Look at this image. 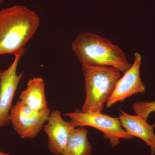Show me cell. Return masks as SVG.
<instances>
[{"mask_svg":"<svg viewBox=\"0 0 155 155\" xmlns=\"http://www.w3.org/2000/svg\"><path fill=\"white\" fill-rule=\"evenodd\" d=\"M40 18L30 9L15 5L0 11V55L24 48L38 28Z\"/></svg>","mask_w":155,"mask_h":155,"instance_id":"6da1fadb","label":"cell"},{"mask_svg":"<svg viewBox=\"0 0 155 155\" xmlns=\"http://www.w3.org/2000/svg\"><path fill=\"white\" fill-rule=\"evenodd\" d=\"M72 47L81 64L114 67L124 73L131 65L118 45L95 34H79Z\"/></svg>","mask_w":155,"mask_h":155,"instance_id":"7a4b0ae2","label":"cell"},{"mask_svg":"<svg viewBox=\"0 0 155 155\" xmlns=\"http://www.w3.org/2000/svg\"><path fill=\"white\" fill-rule=\"evenodd\" d=\"M84 82L85 98L81 111L102 112L112 94L121 72L110 67L81 64Z\"/></svg>","mask_w":155,"mask_h":155,"instance_id":"3957f363","label":"cell"},{"mask_svg":"<svg viewBox=\"0 0 155 155\" xmlns=\"http://www.w3.org/2000/svg\"><path fill=\"white\" fill-rule=\"evenodd\" d=\"M64 116L69 118L75 127L89 126L100 130L113 147L120 144L121 139L130 140L134 138L122 127L119 118L112 117L102 114L101 112L76 110L64 114Z\"/></svg>","mask_w":155,"mask_h":155,"instance_id":"277c9868","label":"cell"},{"mask_svg":"<svg viewBox=\"0 0 155 155\" xmlns=\"http://www.w3.org/2000/svg\"><path fill=\"white\" fill-rule=\"evenodd\" d=\"M49 109L36 112L18 101L11 108L9 121L13 128L22 139H33L37 136L47 122Z\"/></svg>","mask_w":155,"mask_h":155,"instance_id":"5b68a950","label":"cell"},{"mask_svg":"<svg viewBox=\"0 0 155 155\" xmlns=\"http://www.w3.org/2000/svg\"><path fill=\"white\" fill-rule=\"evenodd\" d=\"M25 48L15 54L13 63L6 70L2 71L0 78V129L8 125L9 115L12 108L14 95L23 75L17 73L19 60L25 52Z\"/></svg>","mask_w":155,"mask_h":155,"instance_id":"8992f818","label":"cell"},{"mask_svg":"<svg viewBox=\"0 0 155 155\" xmlns=\"http://www.w3.org/2000/svg\"><path fill=\"white\" fill-rule=\"evenodd\" d=\"M141 61L140 54L135 53L133 64L116 82L112 94L106 104L107 108H110L116 103L123 101L134 95L143 93L146 91L145 85L140 76Z\"/></svg>","mask_w":155,"mask_h":155,"instance_id":"52a82bcc","label":"cell"},{"mask_svg":"<svg viewBox=\"0 0 155 155\" xmlns=\"http://www.w3.org/2000/svg\"><path fill=\"white\" fill-rule=\"evenodd\" d=\"M44 130L47 134L48 148L53 154L62 155L71 133L75 128L70 121H66L61 112H51Z\"/></svg>","mask_w":155,"mask_h":155,"instance_id":"ba28073f","label":"cell"},{"mask_svg":"<svg viewBox=\"0 0 155 155\" xmlns=\"http://www.w3.org/2000/svg\"><path fill=\"white\" fill-rule=\"evenodd\" d=\"M119 119L125 131L134 137H138L145 143L150 148L151 155H155V123H148L147 120L141 116L130 115L120 110Z\"/></svg>","mask_w":155,"mask_h":155,"instance_id":"9c48e42d","label":"cell"},{"mask_svg":"<svg viewBox=\"0 0 155 155\" xmlns=\"http://www.w3.org/2000/svg\"><path fill=\"white\" fill-rule=\"evenodd\" d=\"M19 101L32 110L41 112L49 109L45 94V84L42 78L28 80L27 87L19 96Z\"/></svg>","mask_w":155,"mask_h":155,"instance_id":"30bf717a","label":"cell"},{"mask_svg":"<svg viewBox=\"0 0 155 155\" xmlns=\"http://www.w3.org/2000/svg\"><path fill=\"white\" fill-rule=\"evenodd\" d=\"M88 130L83 127L73 130L62 155H91L92 147L87 137Z\"/></svg>","mask_w":155,"mask_h":155,"instance_id":"8fae6325","label":"cell"},{"mask_svg":"<svg viewBox=\"0 0 155 155\" xmlns=\"http://www.w3.org/2000/svg\"><path fill=\"white\" fill-rule=\"evenodd\" d=\"M134 113L147 120L149 116L155 111V101L152 102H140L132 105Z\"/></svg>","mask_w":155,"mask_h":155,"instance_id":"7c38bea8","label":"cell"},{"mask_svg":"<svg viewBox=\"0 0 155 155\" xmlns=\"http://www.w3.org/2000/svg\"><path fill=\"white\" fill-rule=\"evenodd\" d=\"M0 155H12L8 153H6L3 152L1 151H0Z\"/></svg>","mask_w":155,"mask_h":155,"instance_id":"4fadbf2b","label":"cell"},{"mask_svg":"<svg viewBox=\"0 0 155 155\" xmlns=\"http://www.w3.org/2000/svg\"><path fill=\"white\" fill-rule=\"evenodd\" d=\"M5 0H0V4H2Z\"/></svg>","mask_w":155,"mask_h":155,"instance_id":"5bb4252c","label":"cell"},{"mask_svg":"<svg viewBox=\"0 0 155 155\" xmlns=\"http://www.w3.org/2000/svg\"><path fill=\"white\" fill-rule=\"evenodd\" d=\"M2 71H1V69H0V78H1V74H2Z\"/></svg>","mask_w":155,"mask_h":155,"instance_id":"9a60e30c","label":"cell"}]
</instances>
